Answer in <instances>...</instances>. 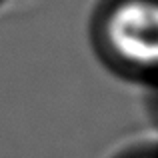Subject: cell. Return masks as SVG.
<instances>
[{
	"label": "cell",
	"mask_w": 158,
	"mask_h": 158,
	"mask_svg": "<svg viewBox=\"0 0 158 158\" xmlns=\"http://www.w3.org/2000/svg\"><path fill=\"white\" fill-rule=\"evenodd\" d=\"M108 38L122 58L138 66H158V2L124 0L108 20Z\"/></svg>",
	"instance_id": "obj_1"
}]
</instances>
